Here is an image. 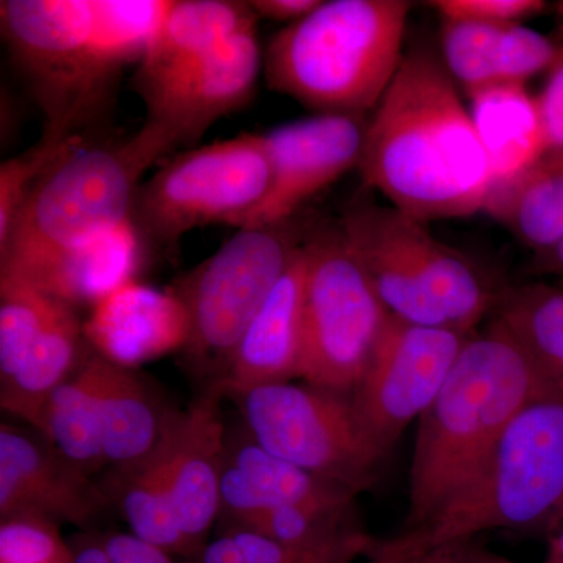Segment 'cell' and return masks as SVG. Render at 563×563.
<instances>
[{"label": "cell", "mask_w": 563, "mask_h": 563, "mask_svg": "<svg viewBox=\"0 0 563 563\" xmlns=\"http://www.w3.org/2000/svg\"><path fill=\"white\" fill-rule=\"evenodd\" d=\"M358 169L391 207L424 224L484 211L495 174L457 85L431 51L404 57L366 122Z\"/></svg>", "instance_id": "6da1fadb"}, {"label": "cell", "mask_w": 563, "mask_h": 563, "mask_svg": "<svg viewBox=\"0 0 563 563\" xmlns=\"http://www.w3.org/2000/svg\"><path fill=\"white\" fill-rule=\"evenodd\" d=\"M550 398L563 393L501 325L493 321L483 335L470 336L418 420L406 532L442 512L521 410Z\"/></svg>", "instance_id": "7a4b0ae2"}, {"label": "cell", "mask_w": 563, "mask_h": 563, "mask_svg": "<svg viewBox=\"0 0 563 563\" xmlns=\"http://www.w3.org/2000/svg\"><path fill=\"white\" fill-rule=\"evenodd\" d=\"M409 13L404 0H322L269 41L266 85L313 114L365 118L401 68Z\"/></svg>", "instance_id": "3957f363"}, {"label": "cell", "mask_w": 563, "mask_h": 563, "mask_svg": "<svg viewBox=\"0 0 563 563\" xmlns=\"http://www.w3.org/2000/svg\"><path fill=\"white\" fill-rule=\"evenodd\" d=\"M563 509V398L510 421L472 479L432 521L377 540L369 559L409 563L493 529H548Z\"/></svg>", "instance_id": "277c9868"}, {"label": "cell", "mask_w": 563, "mask_h": 563, "mask_svg": "<svg viewBox=\"0 0 563 563\" xmlns=\"http://www.w3.org/2000/svg\"><path fill=\"white\" fill-rule=\"evenodd\" d=\"M172 150L173 140L150 122L114 143L81 140L33 188L0 246V273H27L57 252L131 220L144 173Z\"/></svg>", "instance_id": "5b68a950"}, {"label": "cell", "mask_w": 563, "mask_h": 563, "mask_svg": "<svg viewBox=\"0 0 563 563\" xmlns=\"http://www.w3.org/2000/svg\"><path fill=\"white\" fill-rule=\"evenodd\" d=\"M96 0H2L0 31L44 118L43 136H87L110 117L128 68L95 32Z\"/></svg>", "instance_id": "8992f818"}, {"label": "cell", "mask_w": 563, "mask_h": 563, "mask_svg": "<svg viewBox=\"0 0 563 563\" xmlns=\"http://www.w3.org/2000/svg\"><path fill=\"white\" fill-rule=\"evenodd\" d=\"M340 231L398 320L470 335L495 306L492 288L466 255L390 203H352Z\"/></svg>", "instance_id": "52a82bcc"}, {"label": "cell", "mask_w": 563, "mask_h": 563, "mask_svg": "<svg viewBox=\"0 0 563 563\" xmlns=\"http://www.w3.org/2000/svg\"><path fill=\"white\" fill-rule=\"evenodd\" d=\"M269 177L263 135L190 147L140 185L131 220L143 243L173 247L201 225H235L262 201Z\"/></svg>", "instance_id": "ba28073f"}, {"label": "cell", "mask_w": 563, "mask_h": 563, "mask_svg": "<svg viewBox=\"0 0 563 563\" xmlns=\"http://www.w3.org/2000/svg\"><path fill=\"white\" fill-rule=\"evenodd\" d=\"M303 252L299 377L312 387L346 395L361 383L390 313L340 229L313 233Z\"/></svg>", "instance_id": "9c48e42d"}, {"label": "cell", "mask_w": 563, "mask_h": 563, "mask_svg": "<svg viewBox=\"0 0 563 563\" xmlns=\"http://www.w3.org/2000/svg\"><path fill=\"white\" fill-rule=\"evenodd\" d=\"M291 221L239 229L201 265L177 284L190 318L188 357L220 366L224 376L244 332L261 312L303 243ZM220 377V379H221Z\"/></svg>", "instance_id": "30bf717a"}, {"label": "cell", "mask_w": 563, "mask_h": 563, "mask_svg": "<svg viewBox=\"0 0 563 563\" xmlns=\"http://www.w3.org/2000/svg\"><path fill=\"white\" fill-rule=\"evenodd\" d=\"M244 428L268 453L340 487L362 493L384 461L344 393L276 384L232 393Z\"/></svg>", "instance_id": "8fae6325"}, {"label": "cell", "mask_w": 563, "mask_h": 563, "mask_svg": "<svg viewBox=\"0 0 563 563\" xmlns=\"http://www.w3.org/2000/svg\"><path fill=\"white\" fill-rule=\"evenodd\" d=\"M470 336L390 314L352 396L358 424L380 457L431 406Z\"/></svg>", "instance_id": "7c38bea8"}, {"label": "cell", "mask_w": 563, "mask_h": 563, "mask_svg": "<svg viewBox=\"0 0 563 563\" xmlns=\"http://www.w3.org/2000/svg\"><path fill=\"white\" fill-rule=\"evenodd\" d=\"M365 133V118L350 114H313L263 133L272 166L268 190L233 228L292 221L303 203L358 168Z\"/></svg>", "instance_id": "4fadbf2b"}, {"label": "cell", "mask_w": 563, "mask_h": 563, "mask_svg": "<svg viewBox=\"0 0 563 563\" xmlns=\"http://www.w3.org/2000/svg\"><path fill=\"white\" fill-rule=\"evenodd\" d=\"M111 507L102 485L66 461L38 432L0 426V518L38 515L91 532Z\"/></svg>", "instance_id": "5bb4252c"}, {"label": "cell", "mask_w": 563, "mask_h": 563, "mask_svg": "<svg viewBox=\"0 0 563 563\" xmlns=\"http://www.w3.org/2000/svg\"><path fill=\"white\" fill-rule=\"evenodd\" d=\"M262 70L263 55L254 22L146 107L144 122L165 131L174 147L198 144L214 122L250 103Z\"/></svg>", "instance_id": "9a60e30c"}, {"label": "cell", "mask_w": 563, "mask_h": 563, "mask_svg": "<svg viewBox=\"0 0 563 563\" xmlns=\"http://www.w3.org/2000/svg\"><path fill=\"white\" fill-rule=\"evenodd\" d=\"M84 335L96 354L125 368H136L185 350L190 318L176 292L132 279L91 307Z\"/></svg>", "instance_id": "2e32d148"}, {"label": "cell", "mask_w": 563, "mask_h": 563, "mask_svg": "<svg viewBox=\"0 0 563 563\" xmlns=\"http://www.w3.org/2000/svg\"><path fill=\"white\" fill-rule=\"evenodd\" d=\"M239 0H173L132 79L144 107L162 98L236 32L257 22Z\"/></svg>", "instance_id": "e0dca14e"}, {"label": "cell", "mask_w": 563, "mask_h": 563, "mask_svg": "<svg viewBox=\"0 0 563 563\" xmlns=\"http://www.w3.org/2000/svg\"><path fill=\"white\" fill-rule=\"evenodd\" d=\"M222 396L213 385L187 412H180L174 435V512L192 555L206 547L207 533L221 514L220 477L225 440L220 410Z\"/></svg>", "instance_id": "ac0fdd59"}, {"label": "cell", "mask_w": 563, "mask_h": 563, "mask_svg": "<svg viewBox=\"0 0 563 563\" xmlns=\"http://www.w3.org/2000/svg\"><path fill=\"white\" fill-rule=\"evenodd\" d=\"M303 287L306 252L302 243L261 312L244 332L224 376L214 384L222 395L287 384L299 377Z\"/></svg>", "instance_id": "d6986e66"}, {"label": "cell", "mask_w": 563, "mask_h": 563, "mask_svg": "<svg viewBox=\"0 0 563 563\" xmlns=\"http://www.w3.org/2000/svg\"><path fill=\"white\" fill-rule=\"evenodd\" d=\"M355 498L357 492L340 487L277 457L252 439L246 428L225 431L222 453L221 514L229 521L291 504Z\"/></svg>", "instance_id": "ffe728a7"}, {"label": "cell", "mask_w": 563, "mask_h": 563, "mask_svg": "<svg viewBox=\"0 0 563 563\" xmlns=\"http://www.w3.org/2000/svg\"><path fill=\"white\" fill-rule=\"evenodd\" d=\"M143 244L129 220L57 252L27 273L13 276L31 282L44 295L70 309L92 307L125 282L135 279Z\"/></svg>", "instance_id": "44dd1931"}, {"label": "cell", "mask_w": 563, "mask_h": 563, "mask_svg": "<svg viewBox=\"0 0 563 563\" xmlns=\"http://www.w3.org/2000/svg\"><path fill=\"white\" fill-rule=\"evenodd\" d=\"M99 429L107 465L124 468L162 442L177 412L165 409L135 368L111 363L92 351Z\"/></svg>", "instance_id": "7402d4cb"}, {"label": "cell", "mask_w": 563, "mask_h": 563, "mask_svg": "<svg viewBox=\"0 0 563 563\" xmlns=\"http://www.w3.org/2000/svg\"><path fill=\"white\" fill-rule=\"evenodd\" d=\"M179 417L177 412L151 454L133 465L114 468L102 487L111 504L120 507L133 536L168 554L190 559L191 550L177 523L172 498L174 435Z\"/></svg>", "instance_id": "603a6c76"}, {"label": "cell", "mask_w": 563, "mask_h": 563, "mask_svg": "<svg viewBox=\"0 0 563 563\" xmlns=\"http://www.w3.org/2000/svg\"><path fill=\"white\" fill-rule=\"evenodd\" d=\"M468 109L495 185L518 176L548 150L539 99L526 85L499 84L476 92Z\"/></svg>", "instance_id": "cb8c5ba5"}, {"label": "cell", "mask_w": 563, "mask_h": 563, "mask_svg": "<svg viewBox=\"0 0 563 563\" xmlns=\"http://www.w3.org/2000/svg\"><path fill=\"white\" fill-rule=\"evenodd\" d=\"M484 211L536 254L563 242V150L548 147L525 172L496 184Z\"/></svg>", "instance_id": "d4e9b609"}, {"label": "cell", "mask_w": 563, "mask_h": 563, "mask_svg": "<svg viewBox=\"0 0 563 563\" xmlns=\"http://www.w3.org/2000/svg\"><path fill=\"white\" fill-rule=\"evenodd\" d=\"M85 344L84 322L76 310L60 303L49 324L33 343L20 372L9 384L0 387L2 409L35 428L52 393L84 361L87 354Z\"/></svg>", "instance_id": "484cf974"}, {"label": "cell", "mask_w": 563, "mask_h": 563, "mask_svg": "<svg viewBox=\"0 0 563 563\" xmlns=\"http://www.w3.org/2000/svg\"><path fill=\"white\" fill-rule=\"evenodd\" d=\"M35 432L88 476L107 466L99 429L92 351L68 379L58 385L41 410Z\"/></svg>", "instance_id": "4316f807"}, {"label": "cell", "mask_w": 563, "mask_h": 563, "mask_svg": "<svg viewBox=\"0 0 563 563\" xmlns=\"http://www.w3.org/2000/svg\"><path fill=\"white\" fill-rule=\"evenodd\" d=\"M495 322L563 393V290L548 285L517 288L504 296Z\"/></svg>", "instance_id": "83f0119b"}, {"label": "cell", "mask_w": 563, "mask_h": 563, "mask_svg": "<svg viewBox=\"0 0 563 563\" xmlns=\"http://www.w3.org/2000/svg\"><path fill=\"white\" fill-rule=\"evenodd\" d=\"M377 539L362 529L332 542L314 547H290L274 542L258 533L233 531L207 543L190 563H351L358 555H366Z\"/></svg>", "instance_id": "f1b7e54d"}, {"label": "cell", "mask_w": 563, "mask_h": 563, "mask_svg": "<svg viewBox=\"0 0 563 563\" xmlns=\"http://www.w3.org/2000/svg\"><path fill=\"white\" fill-rule=\"evenodd\" d=\"M354 499L350 496L332 501L273 507L236 518L231 523L233 529L258 533L274 542L314 547L361 529L352 515Z\"/></svg>", "instance_id": "f546056e"}, {"label": "cell", "mask_w": 563, "mask_h": 563, "mask_svg": "<svg viewBox=\"0 0 563 563\" xmlns=\"http://www.w3.org/2000/svg\"><path fill=\"white\" fill-rule=\"evenodd\" d=\"M60 303L31 282L0 273V387L20 372Z\"/></svg>", "instance_id": "4dcf8cb0"}, {"label": "cell", "mask_w": 563, "mask_h": 563, "mask_svg": "<svg viewBox=\"0 0 563 563\" xmlns=\"http://www.w3.org/2000/svg\"><path fill=\"white\" fill-rule=\"evenodd\" d=\"M442 62L466 95L499 85L498 43L504 27L442 18Z\"/></svg>", "instance_id": "1f68e13d"}, {"label": "cell", "mask_w": 563, "mask_h": 563, "mask_svg": "<svg viewBox=\"0 0 563 563\" xmlns=\"http://www.w3.org/2000/svg\"><path fill=\"white\" fill-rule=\"evenodd\" d=\"M87 136L49 139L41 136L31 150L0 166V246L7 243L21 210L41 177L69 150Z\"/></svg>", "instance_id": "d6a6232c"}, {"label": "cell", "mask_w": 563, "mask_h": 563, "mask_svg": "<svg viewBox=\"0 0 563 563\" xmlns=\"http://www.w3.org/2000/svg\"><path fill=\"white\" fill-rule=\"evenodd\" d=\"M55 521L38 515H11L0 523V563H52L73 559Z\"/></svg>", "instance_id": "836d02e7"}, {"label": "cell", "mask_w": 563, "mask_h": 563, "mask_svg": "<svg viewBox=\"0 0 563 563\" xmlns=\"http://www.w3.org/2000/svg\"><path fill=\"white\" fill-rule=\"evenodd\" d=\"M561 46L525 24L507 25L498 43L499 84L526 85L553 68Z\"/></svg>", "instance_id": "e575fe53"}, {"label": "cell", "mask_w": 563, "mask_h": 563, "mask_svg": "<svg viewBox=\"0 0 563 563\" xmlns=\"http://www.w3.org/2000/svg\"><path fill=\"white\" fill-rule=\"evenodd\" d=\"M432 5L442 18L484 22L498 27L523 24L525 20L547 9V3L540 0H439Z\"/></svg>", "instance_id": "d590c367"}, {"label": "cell", "mask_w": 563, "mask_h": 563, "mask_svg": "<svg viewBox=\"0 0 563 563\" xmlns=\"http://www.w3.org/2000/svg\"><path fill=\"white\" fill-rule=\"evenodd\" d=\"M548 73L550 74H548L547 84L537 99L542 113L548 147L563 150V46L559 51L553 68Z\"/></svg>", "instance_id": "8d00e7d4"}, {"label": "cell", "mask_w": 563, "mask_h": 563, "mask_svg": "<svg viewBox=\"0 0 563 563\" xmlns=\"http://www.w3.org/2000/svg\"><path fill=\"white\" fill-rule=\"evenodd\" d=\"M106 550L113 563H176L173 555L143 542L133 533H101Z\"/></svg>", "instance_id": "74e56055"}, {"label": "cell", "mask_w": 563, "mask_h": 563, "mask_svg": "<svg viewBox=\"0 0 563 563\" xmlns=\"http://www.w3.org/2000/svg\"><path fill=\"white\" fill-rule=\"evenodd\" d=\"M247 3L255 16L290 25L313 13L322 0H250Z\"/></svg>", "instance_id": "f35d334b"}, {"label": "cell", "mask_w": 563, "mask_h": 563, "mask_svg": "<svg viewBox=\"0 0 563 563\" xmlns=\"http://www.w3.org/2000/svg\"><path fill=\"white\" fill-rule=\"evenodd\" d=\"M73 563H113L101 533L81 532L69 540Z\"/></svg>", "instance_id": "ab89813d"}, {"label": "cell", "mask_w": 563, "mask_h": 563, "mask_svg": "<svg viewBox=\"0 0 563 563\" xmlns=\"http://www.w3.org/2000/svg\"><path fill=\"white\" fill-rule=\"evenodd\" d=\"M448 548H453L454 553L457 554V558L463 563H523L495 553V551L488 550L483 544L473 543L472 540Z\"/></svg>", "instance_id": "60d3db41"}, {"label": "cell", "mask_w": 563, "mask_h": 563, "mask_svg": "<svg viewBox=\"0 0 563 563\" xmlns=\"http://www.w3.org/2000/svg\"><path fill=\"white\" fill-rule=\"evenodd\" d=\"M533 272L563 277V242L551 250L537 252L533 257Z\"/></svg>", "instance_id": "b9f144b4"}, {"label": "cell", "mask_w": 563, "mask_h": 563, "mask_svg": "<svg viewBox=\"0 0 563 563\" xmlns=\"http://www.w3.org/2000/svg\"><path fill=\"white\" fill-rule=\"evenodd\" d=\"M547 533L548 551L542 563H563V509Z\"/></svg>", "instance_id": "7bdbcfd3"}, {"label": "cell", "mask_w": 563, "mask_h": 563, "mask_svg": "<svg viewBox=\"0 0 563 563\" xmlns=\"http://www.w3.org/2000/svg\"><path fill=\"white\" fill-rule=\"evenodd\" d=\"M409 563H463L453 548H442V550L432 551V553L421 555Z\"/></svg>", "instance_id": "ee69618b"}, {"label": "cell", "mask_w": 563, "mask_h": 563, "mask_svg": "<svg viewBox=\"0 0 563 563\" xmlns=\"http://www.w3.org/2000/svg\"><path fill=\"white\" fill-rule=\"evenodd\" d=\"M372 563H398V562L384 561V559H373Z\"/></svg>", "instance_id": "f6af8a7d"}, {"label": "cell", "mask_w": 563, "mask_h": 563, "mask_svg": "<svg viewBox=\"0 0 563 563\" xmlns=\"http://www.w3.org/2000/svg\"><path fill=\"white\" fill-rule=\"evenodd\" d=\"M52 563H73V559H69V561H60V562H52Z\"/></svg>", "instance_id": "bcb514c9"}]
</instances>
